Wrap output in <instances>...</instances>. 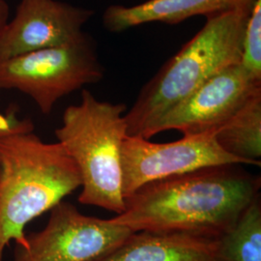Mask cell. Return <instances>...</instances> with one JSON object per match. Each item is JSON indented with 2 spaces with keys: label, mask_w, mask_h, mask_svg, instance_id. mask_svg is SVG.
<instances>
[{
  "label": "cell",
  "mask_w": 261,
  "mask_h": 261,
  "mask_svg": "<svg viewBox=\"0 0 261 261\" xmlns=\"http://www.w3.org/2000/svg\"><path fill=\"white\" fill-rule=\"evenodd\" d=\"M92 10L58 0H20L14 18L0 36V59L84 40V24Z\"/></svg>",
  "instance_id": "obj_9"
},
{
  "label": "cell",
  "mask_w": 261,
  "mask_h": 261,
  "mask_svg": "<svg viewBox=\"0 0 261 261\" xmlns=\"http://www.w3.org/2000/svg\"><path fill=\"white\" fill-rule=\"evenodd\" d=\"M103 77V66L89 36L65 47L0 59V89L27 94L44 114H49L64 96Z\"/></svg>",
  "instance_id": "obj_5"
},
{
  "label": "cell",
  "mask_w": 261,
  "mask_h": 261,
  "mask_svg": "<svg viewBox=\"0 0 261 261\" xmlns=\"http://www.w3.org/2000/svg\"><path fill=\"white\" fill-rule=\"evenodd\" d=\"M257 0H147L135 6L112 5L103 12L105 28L118 33L148 22L177 24L186 19L234 11L252 12Z\"/></svg>",
  "instance_id": "obj_10"
},
{
  "label": "cell",
  "mask_w": 261,
  "mask_h": 261,
  "mask_svg": "<svg viewBox=\"0 0 261 261\" xmlns=\"http://www.w3.org/2000/svg\"><path fill=\"white\" fill-rule=\"evenodd\" d=\"M260 92L261 81L250 75L241 63L229 66L164 114L141 138L149 140L168 130L183 135L216 132Z\"/></svg>",
  "instance_id": "obj_8"
},
{
  "label": "cell",
  "mask_w": 261,
  "mask_h": 261,
  "mask_svg": "<svg viewBox=\"0 0 261 261\" xmlns=\"http://www.w3.org/2000/svg\"><path fill=\"white\" fill-rule=\"evenodd\" d=\"M133 232L112 219L85 216L61 201L50 210L44 229L27 234L24 246L16 245L13 261H93Z\"/></svg>",
  "instance_id": "obj_6"
},
{
  "label": "cell",
  "mask_w": 261,
  "mask_h": 261,
  "mask_svg": "<svg viewBox=\"0 0 261 261\" xmlns=\"http://www.w3.org/2000/svg\"><path fill=\"white\" fill-rule=\"evenodd\" d=\"M82 186L74 160L57 141L33 132L0 138V261L10 243L27 242L25 227Z\"/></svg>",
  "instance_id": "obj_2"
},
{
  "label": "cell",
  "mask_w": 261,
  "mask_h": 261,
  "mask_svg": "<svg viewBox=\"0 0 261 261\" xmlns=\"http://www.w3.org/2000/svg\"><path fill=\"white\" fill-rule=\"evenodd\" d=\"M93 261H219L216 239L176 232L136 231Z\"/></svg>",
  "instance_id": "obj_11"
},
{
  "label": "cell",
  "mask_w": 261,
  "mask_h": 261,
  "mask_svg": "<svg viewBox=\"0 0 261 261\" xmlns=\"http://www.w3.org/2000/svg\"><path fill=\"white\" fill-rule=\"evenodd\" d=\"M123 103L99 101L83 90L81 103L69 106L56 129L58 142L74 160L82 179L79 201L117 215L125 210L122 145L129 136Z\"/></svg>",
  "instance_id": "obj_4"
},
{
  "label": "cell",
  "mask_w": 261,
  "mask_h": 261,
  "mask_svg": "<svg viewBox=\"0 0 261 261\" xmlns=\"http://www.w3.org/2000/svg\"><path fill=\"white\" fill-rule=\"evenodd\" d=\"M241 65L261 81V0H257L247 21L243 38Z\"/></svg>",
  "instance_id": "obj_14"
},
{
  "label": "cell",
  "mask_w": 261,
  "mask_h": 261,
  "mask_svg": "<svg viewBox=\"0 0 261 261\" xmlns=\"http://www.w3.org/2000/svg\"><path fill=\"white\" fill-rule=\"evenodd\" d=\"M215 138L228 154L242 159L248 165L260 166L261 92L216 130Z\"/></svg>",
  "instance_id": "obj_12"
},
{
  "label": "cell",
  "mask_w": 261,
  "mask_h": 261,
  "mask_svg": "<svg viewBox=\"0 0 261 261\" xmlns=\"http://www.w3.org/2000/svg\"><path fill=\"white\" fill-rule=\"evenodd\" d=\"M10 8L5 0H0V36L9 21Z\"/></svg>",
  "instance_id": "obj_16"
},
{
  "label": "cell",
  "mask_w": 261,
  "mask_h": 261,
  "mask_svg": "<svg viewBox=\"0 0 261 261\" xmlns=\"http://www.w3.org/2000/svg\"><path fill=\"white\" fill-rule=\"evenodd\" d=\"M260 177L239 165L200 168L140 187L112 220L136 231L218 239L259 195Z\"/></svg>",
  "instance_id": "obj_1"
},
{
  "label": "cell",
  "mask_w": 261,
  "mask_h": 261,
  "mask_svg": "<svg viewBox=\"0 0 261 261\" xmlns=\"http://www.w3.org/2000/svg\"><path fill=\"white\" fill-rule=\"evenodd\" d=\"M33 130V122L29 118H19L18 108L13 107L5 112H0V138L10 134Z\"/></svg>",
  "instance_id": "obj_15"
},
{
  "label": "cell",
  "mask_w": 261,
  "mask_h": 261,
  "mask_svg": "<svg viewBox=\"0 0 261 261\" xmlns=\"http://www.w3.org/2000/svg\"><path fill=\"white\" fill-rule=\"evenodd\" d=\"M250 14L234 11L207 17L203 28L141 88L124 115L128 135L141 137L213 75L240 63Z\"/></svg>",
  "instance_id": "obj_3"
},
{
  "label": "cell",
  "mask_w": 261,
  "mask_h": 261,
  "mask_svg": "<svg viewBox=\"0 0 261 261\" xmlns=\"http://www.w3.org/2000/svg\"><path fill=\"white\" fill-rule=\"evenodd\" d=\"M122 189L124 198L140 187L200 168L223 165H248L225 152L215 132L183 135L168 143H154L140 136H128L122 145Z\"/></svg>",
  "instance_id": "obj_7"
},
{
  "label": "cell",
  "mask_w": 261,
  "mask_h": 261,
  "mask_svg": "<svg viewBox=\"0 0 261 261\" xmlns=\"http://www.w3.org/2000/svg\"><path fill=\"white\" fill-rule=\"evenodd\" d=\"M216 243L219 261H261L260 196Z\"/></svg>",
  "instance_id": "obj_13"
}]
</instances>
